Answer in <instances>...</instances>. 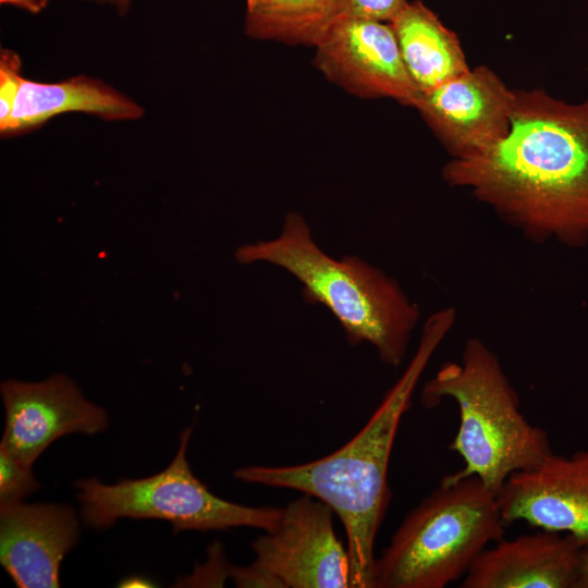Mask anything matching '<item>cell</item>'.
<instances>
[{"label": "cell", "mask_w": 588, "mask_h": 588, "mask_svg": "<svg viewBox=\"0 0 588 588\" xmlns=\"http://www.w3.org/2000/svg\"><path fill=\"white\" fill-rule=\"evenodd\" d=\"M191 433L192 427L182 431L174 458L156 475L123 479L115 485H105L96 478L78 480L75 487L85 524L105 529L126 517L167 520L174 532L242 526L274 530L283 509L246 506L223 500L194 476L186 460Z\"/></svg>", "instance_id": "cell-6"}, {"label": "cell", "mask_w": 588, "mask_h": 588, "mask_svg": "<svg viewBox=\"0 0 588 588\" xmlns=\"http://www.w3.org/2000/svg\"><path fill=\"white\" fill-rule=\"evenodd\" d=\"M78 537L76 514L68 505H0V562L16 587H59L61 561Z\"/></svg>", "instance_id": "cell-12"}, {"label": "cell", "mask_w": 588, "mask_h": 588, "mask_svg": "<svg viewBox=\"0 0 588 588\" xmlns=\"http://www.w3.org/2000/svg\"><path fill=\"white\" fill-rule=\"evenodd\" d=\"M132 0H119L117 5V11L119 14L124 15L127 14L130 7H131Z\"/></svg>", "instance_id": "cell-22"}, {"label": "cell", "mask_w": 588, "mask_h": 588, "mask_svg": "<svg viewBox=\"0 0 588 588\" xmlns=\"http://www.w3.org/2000/svg\"><path fill=\"white\" fill-rule=\"evenodd\" d=\"M504 527L498 497L480 479L441 480L376 558L371 588H444L503 538Z\"/></svg>", "instance_id": "cell-5"}, {"label": "cell", "mask_w": 588, "mask_h": 588, "mask_svg": "<svg viewBox=\"0 0 588 588\" xmlns=\"http://www.w3.org/2000/svg\"><path fill=\"white\" fill-rule=\"evenodd\" d=\"M79 112L108 122L135 121L145 110L134 99L99 78L79 74L45 83L23 76L2 137L16 136L41 127L52 118Z\"/></svg>", "instance_id": "cell-14"}, {"label": "cell", "mask_w": 588, "mask_h": 588, "mask_svg": "<svg viewBox=\"0 0 588 588\" xmlns=\"http://www.w3.org/2000/svg\"><path fill=\"white\" fill-rule=\"evenodd\" d=\"M455 315L449 307L427 319L405 371L362 430L338 451L305 464L247 466L234 473L240 480L298 490L328 504L346 532L351 587L371 588L376 536L391 499L388 468L395 434L421 373L453 327Z\"/></svg>", "instance_id": "cell-2"}, {"label": "cell", "mask_w": 588, "mask_h": 588, "mask_svg": "<svg viewBox=\"0 0 588 588\" xmlns=\"http://www.w3.org/2000/svg\"><path fill=\"white\" fill-rule=\"evenodd\" d=\"M442 177L531 242L586 246L588 98L572 103L543 89L514 90L509 134L476 157L451 159Z\"/></svg>", "instance_id": "cell-1"}, {"label": "cell", "mask_w": 588, "mask_h": 588, "mask_svg": "<svg viewBox=\"0 0 588 588\" xmlns=\"http://www.w3.org/2000/svg\"><path fill=\"white\" fill-rule=\"evenodd\" d=\"M514 90L486 65L425 93L413 107L452 159L476 157L510 132Z\"/></svg>", "instance_id": "cell-8"}, {"label": "cell", "mask_w": 588, "mask_h": 588, "mask_svg": "<svg viewBox=\"0 0 588 588\" xmlns=\"http://www.w3.org/2000/svg\"><path fill=\"white\" fill-rule=\"evenodd\" d=\"M333 510L304 497L283 507L279 526L253 542L255 561L233 567L237 587L348 588L347 548L333 528Z\"/></svg>", "instance_id": "cell-7"}, {"label": "cell", "mask_w": 588, "mask_h": 588, "mask_svg": "<svg viewBox=\"0 0 588 588\" xmlns=\"http://www.w3.org/2000/svg\"><path fill=\"white\" fill-rule=\"evenodd\" d=\"M38 489L32 467L23 465L0 448V505L21 502Z\"/></svg>", "instance_id": "cell-17"}, {"label": "cell", "mask_w": 588, "mask_h": 588, "mask_svg": "<svg viewBox=\"0 0 588 588\" xmlns=\"http://www.w3.org/2000/svg\"><path fill=\"white\" fill-rule=\"evenodd\" d=\"M314 46L315 64L330 82L360 98H392L413 107L419 91L390 23L333 20Z\"/></svg>", "instance_id": "cell-9"}, {"label": "cell", "mask_w": 588, "mask_h": 588, "mask_svg": "<svg viewBox=\"0 0 588 588\" xmlns=\"http://www.w3.org/2000/svg\"><path fill=\"white\" fill-rule=\"evenodd\" d=\"M505 525L524 520L588 546V449L513 473L497 494Z\"/></svg>", "instance_id": "cell-11"}, {"label": "cell", "mask_w": 588, "mask_h": 588, "mask_svg": "<svg viewBox=\"0 0 588 588\" xmlns=\"http://www.w3.org/2000/svg\"><path fill=\"white\" fill-rule=\"evenodd\" d=\"M88 2H94L97 4H106V5H112L117 9L119 0H83Z\"/></svg>", "instance_id": "cell-23"}, {"label": "cell", "mask_w": 588, "mask_h": 588, "mask_svg": "<svg viewBox=\"0 0 588 588\" xmlns=\"http://www.w3.org/2000/svg\"><path fill=\"white\" fill-rule=\"evenodd\" d=\"M42 7L46 9L47 5L50 3L51 0H39Z\"/></svg>", "instance_id": "cell-24"}, {"label": "cell", "mask_w": 588, "mask_h": 588, "mask_svg": "<svg viewBox=\"0 0 588 588\" xmlns=\"http://www.w3.org/2000/svg\"><path fill=\"white\" fill-rule=\"evenodd\" d=\"M390 25L406 71L419 93L470 69L456 34L422 1H408Z\"/></svg>", "instance_id": "cell-15"}, {"label": "cell", "mask_w": 588, "mask_h": 588, "mask_svg": "<svg viewBox=\"0 0 588 588\" xmlns=\"http://www.w3.org/2000/svg\"><path fill=\"white\" fill-rule=\"evenodd\" d=\"M585 546L573 535L540 529L486 548L462 588H576Z\"/></svg>", "instance_id": "cell-13"}, {"label": "cell", "mask_w": 588, "mask_h": 588, "mask_svg": "<svg viewBox=\"0 0 588 588\" xmlns=\"http://www.w3.org/2000/svg\"><path fill=\"white\" fill-rule=\"evenodd\" d=\"M5 425L0 443L9 454L32 467L57 439L70 433L96 434L108 427L106 411L87 401L66 376L41 382L1 383Z\"/></svg>", "instance_id": "cell-10"}, {"label": "cell", "mask_w": 588, "mask_h": 588, "mask_svg": "<svg viewBox=\"0 0 588 588\" xmlns=\"http://www.w3.org/2000/svg\"><path fill=\"white\" fill-rule=\"evenodd\" d=\"M458 407L460 425L450 444L464 467L442 480L475 476L498 494L516 471L532 468L553 453L549 434L530 424L495 353L479 338L466 341L460 362L443 364L424 387L421 403L444 399Z\"/></svg>", "instance_id": "cell-4"}, {"label": "cell", "mask_w": 588, "mask_h": 588, "mask_svg": "<svg viewBox=\"0 0 588 588\" xmlns=\"http://www.w3.org/2000/svg\"><path fill=\"white\" fill-rule=\"evenodd\" d=\"M242 264L267 262L292 274L309 304L327 307L352 345L370 343L380 359L399 366L406 354L419 309L399 283L357 256L327 255L297 212L289 213L280 234L236 250Z\"/></svg>", "instance_id": "cell-3"}, {"label": "cell", "mask_w": 588, "mask_h": 588, "mask_svg": "<svg viewBox=\"0 0 588 588\" xmlns=\"http://www.w3.org/2000/svg\"><path fill=\"white\" fill-rule=\"evenodd\" d=\"M338 0H245L244 29L258 40L314 46Z\"/></svg>", "instance_id": "cell-16"}, {"label": "cell", "mask_w": 588, "mask_h": 588, "mask_svg": "<svg viewBox=\"0 0 588 588\" xmlns=\"http://www.w3.org/2000/svg\"><path fill=\"white\" fill-rule=\"evenodd\" d=\"M407 2V0H338L332 21L354 19L390 23Z\"/></svg>", "instance_id": "cell-18"}, {"label": "cell", "mask_w": 588, "mask_h": 588, "mask_svg": "<svg viewBox=\"0 0 588 588\" xmlns=\"http://www.w3.org/2000/svg\"><path fill=\"white\" fill-rule=\"evenodd\" d=\"M22 59L12 49L0 51V125L9 119L21 85Z\"/></svg>", "instance_id": "cell-19"}, {"label": "cell", "mask_w": 588, "mask_h": 588, "mask_svg": "<svg viewBox=\"0 0 588 588\" xmlns=\"http://www.w3.org/2000/svg\"><path fill=\"white\" fill-rule=\"evenodd\" d=\"M576 588H588V546L584 548Z\"/></svg>", "instance_id": "cell-21"}, {"label": "cell", "mask_w": 588, "mask_h": 588, "mask_svg": "<svg viewBox=\"0 0 588 588\" xmlns=\"http://www.w3.org/2000/svg\"><path fill=\"white\" fill-rule=\"evenodd\" d=\"M0 3L16 7L30 14H38L45 9L39 0H0Z\"/></svg>", "instance_id": "cell-20"}]
</instances>
